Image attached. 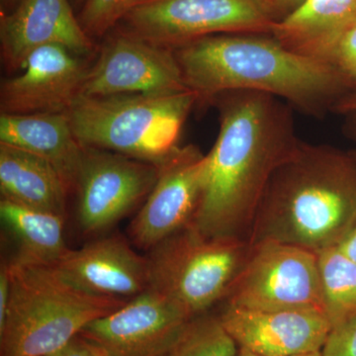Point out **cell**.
<instances>
[{"label":"cell","instance_id":"1","mask_svg":"<svg viewBox=\"0 0 356 356\" xmlns=\"http://www.w3.org/2000/svg\"><path fill=\"white\" fill-rule=\"evenodd\" d=\"M211 105L219 112L220 129L206 154L202 193L191 226L205 236L250 242L269 180L301 142L294 109L254 91L222 93Z\"/></svg>","mask_w":356,"mask_h":356},{"label":"cell","instance_id":"2","mask_svg":"<svg viewBox=\"0 0 356 356\" xmlns=\"http://www.w3.org/2000/svg\"><path fill=\"white\" fill-rule=\"evenodd\" d=\"M172 51L199 107L222 93L254 91L322 119L355 88L325 60L290 50L270 34L213 35Z\"/></svg>","mask_w":356,"mask_h":356},{"label":"cell","instance_id":"3","mask_svg":"<svg viewBox=\"0 0 356 356\" xmlns=\"http://www.w3.org/2000/svg\"><path fill=\"white\" fill-rule=\"evenodd\" d=\"M356 224V156L301 140L273 173L250 243L274 241L318 254L337 247Z\"/></svg>","mask_w":356,"mask_h":356},{"label":"cell","instance_id":"4","mask_svg":"<svg viewBox=\"0 0 356 356\" xmlns=\"http://www.w3.org/2000/svg\"><path fill=\"white\" fill-rule=\"evenodd\" d=\"M10 264V297L0 321V356H43L127 300L91 294L55 266Z\"/></svg>","mask_w":356,"mask_h":356},{"label":"cell","instance_id":"5","mask_svg":"<svg viewBox=\"0 0 356 356\" xmlns=\"http://www.w3.org/2000/svg\"><path fill=\"white\" fill-rule=\"evenodd\" d=\"M195 106L189 90L79 95L65 114L81 146L161 165L180 147L182 128Z\"/></svg>","mask_w":356,"mask_h":356},{"label":"cell","instance_id":"6","mask_svg":"<svg viewBox=\"0 0 356 356\" xmlns=\"http://www.w3.org/2000/svg\"><path fill=\"white\" fill-rule=\"evenodd\" d=\"M248 241L185 227L149 250V288L193 316L222 303L252 250Z\"/></svg>","mask_w":356,"mask_h":356},{"label":"cell","instance_id":"7","mask_svg":"<svg viewBox=\"0 0 356 356\" xmlns=\"http://www.w3.org/2000/svg\"><path fill=\"white\" fill-rule=\"evenodd\" d=\"M268 0H134L114 29L173 49L220 34H270Z\"/></svg>","mask_w":356,"mask_h":356},{"label":"cell","instance_id":"8","mask_svg":"<svg viewBox=\"0 0 356 356\" xmlns=\"http://www.w3.org/2000/svg\"><path fill=\"white\" fill-rule=\"evenodd\" d=\"M252 245L248 261L222 305L248 310L323 311L317 254L274 241Z\"/></svg>","mask_w":356,"mask_h":356},{"label":"cell","instance_id":"9","mask_svg":"<svg viewBox=\"0 0 356 356\" xmlns=\"http://www.w3.org/2000/svg\"><path fill=\"white\" fill-rule=\"evenodd\" d=\"M84 149L74 191L77 221L86 235H99L146 201L161 165L104 149Z\"/></svg>","mask_w":356,"mask_h":356},{"label":"cell","instance_id":"10","mask_svg":"<svg viewBox=\"0 0 356 356\" xmlns=\"http://www.w3.org/2000/svg\"><path fill=\"white\" fill-rule=\"evenodd\" d=\"M188 90L172 49L113 29L89 65L83 96L172 95Z\"/></svg>","mask_w":356,"mask_h":356},{"label":"cell","instance_id":"11","mask_svg":"<svg viewBox=\"0 0 356 356\" xmlns=\"http://www.w3.org/2000/svg\"><path fill=\"white\" fill-rule=\"evenodd\" d=\"M191 318L181 306L149 288L89 323L79 336L105 356H165Z\"/></svg>","mask_w":356,"mask_h":356},{"label":"cell","instance_id":"12","mask_svg":"<svg viewBox=\"0 0 356 356\" xmlns=\"http://www.w3.org/2000/svg\"><path fill=\"white\" fill-rule=\"evenodd\" d=\"M206 154L187 145L161 165L153 191L129 226L136 247L151 250L168 236L191 225L202 193Z\"/></svg>","mask_w":356,"mask_h":356},{"label":"cell","instance_id":"13","mask_svg":"<svg viewBox=\"0 0 356 356\" xmlns=\"http://www.w3.org/2000/svg\"><path fill=\"white\" fill-rule=\"evenodd\" d=\"M89 65L60 44L40 47L17 76L2 81L1 113H65L81 95Z\"/></svg>","mask_w":356,"mask_h":356},{"label":"cell","instance_id":"14","mask_svg":"<svg viewBox=\"0 0 356 356\" xmlns=\"http://www.w3.org/2000/svg\"><path fill=\"white\" fill-rule=\"evenodd\" d=\"M46 44H60L83 58L95 53L70 0H22L11 13H1L0 50L7 70L20 72L32 51Z\"/></svg>","mask_w":356,"mask_h":356},{"label":"cell","instance_id":"15","mask_svg":"<svg viewBox=\"0 0 356 356\" xmlns=\"http://www.w3.org/2000/svg\"><path fill=\"white\" fill-rule=\"evenodd\" d=\"M219 315L238 348L261 356H294L322 350L332 325L318 309L248 310L224 306Z\"/></svg>","mask_w":356,"mask_h":356},{"label":"cell","instance_id":"16","mask_svg":"<svg viewBox=\"0 0 356 356\" xmlns=\"http://www.w3.org/2000/svg\"><path fill=\"white\" fill-rule=\"evenodd\" d=\"M55 267L77 287L97 296L127 300L149 288L147 255L115 234L70 250Z\"/></svg>","mask_w":356,"mask_h":356},{"label":"cell","instance_id":"17","mask_svg":"<svg viewBox=\"0 0 356 356\" xmlns=\"http://www.w3.org/2000/svg\"><path fill=\"white\" fill-rule=\"evenodd\" d=\"M0 143L19 147L50 163L67 191H76L84 156L65 113L0 115Z\"/></svg>","mask_w":356,"mask_h":356},{"label":"cell","instance_id":"18","mask_svg":"<svg viewBox=\"0 0 356 356\" xmlns=\"http://www.w3.org/2000/svg\"><path fill=\"white\" fill-rule=\"evenodd\" d=\"M356 25V0H306L270 35L290 50L324 60L344 33Z\"/></svg>","mask_w":356,"mask_h":356},{"label":"cell","instance_id":"19","mask_svg":"<svg viewBox=\"0 0 356 356\" xmlns=\"http://www.w3.org/2000/svg\"><path fill=\"white\" fill-rule=\"evenodd\" d=\"M1 199L65 216L70 192L55 168L19 147L0 143Z\"/></svg>","mask_w":356,"mask_h":356},{"label":"cell","instance_id":"20","mask_svg":"<svg viewBox=\"0 0 356 356\" xmlns=\"http://www.w3.org/2000/svg\"><path fill=\"white\" fill-rule=\"evenodd\" d=\"M0 216L14 236L17 252L10 262L55 266L70 248L65 243V216L0 200Z\"/></svg>","mask_w":356,"mask_h":356},{"label":"cell","instance_id":"21","mask_svg":"<svg viewBox=\"0 0 356 356\" xmlns=\"http://www.w3.org/2000/svg\"><path fill=\"white\" fill-rule=\"evenodd\" d=\"M323 311L332 327L356 317V261L332 247L318 252Z\"/></svg>","mask_w":356,"mask_h":356},{"label":"cell","instance_id":"22","mask_svg":"<svg viewBox=\"0 0 356 356\" xmlns=\"http://www.w3.org/2000/svg\"><path fill=\"white\" fill-rule=\"evenodd\" d=\"M238 344L210 311L189 318L165 356H236Z\"/></svg>","mask_w":356,"mask_h":356},{"label":"cell","instance_id":"23","mask_svg":"<svg viewBox=\"0 0 356 356\" xmlns=\"http://www.w3.org/2000/svg\"><path fill=\"white\" fill-rule=\"evenodd\" d=\"M134 0H86L77 16L91 39L108 34L120 22Z\"/></svg>","mask_w":356,"mask_h":356},{"label":"cell","instance_id":"24","mask_svg":"<svg viewBox=\"0 0 356 356\" xmlns=\"http://www.w3.org/2000/svg\"><path fill=\"white\" fill-rule=\"evenodd\" d=\"M324 60L356 86V25L337 40Z\"/></svg>","mask_w":356,"mask_h":356},{"label":"cell","instance_id":"25","mask_svg":"<svg viewBox=\"0 0 356 356\" xmlns=\"http://www.w3.org/2000/svg\"><path fill=\"white\" fill-rule=\"evenodd\" d=\"M321 351L323 356H356V317L332 327Z\"/></svg>","mask_w":356,"mask_h":356},{"label":"cell","instance_id":"26","mask_svg":"<svg viewBox=\"0 0 356 356\" xmlns=\"http://www.w3.org/2000/svg\"><path fill=\"white\" fill-rule=\"evenodd\" d=\"M43 356H105V355L79 334L70 339L69 343H65L62 348Z\"/></svg>","mask_w":356,"mask_h":356},{"label":"cell","instance_id":"27","mask_svg":"<svg viewBox=\"0 0 356 356\" xmlns=\"http://www.w3.org/2000/svg\"><path fill=\"white\" fill-rule=\"evenodd\" d=\"M275 23L285 19L296 11L306 0H268Z\"/></svg>","mask_w":356,"mask_h":356},{"label":"cell","instance_id":"28","mask_svg":"<svg viewBox=\"0 0 356 356\" xmlns=\"http://www.w3.org/2000/svg\"><path fill=\"white\" fill-rule=\"evenodd\" d=\"M334 112L343 114H356V88L350 90L334 108Z\"/></svg>","mask_w":356,"mask_h":356},{"label":"cell","instance_id":"29","mask_svg":"<svg viewBox=\"0 0 356 356\" xmlns=\"http://www.w3.org/2000/svg\"><path fill=\"white\" fill-rule=\"evenodd\" d=\"M339 248L344 254L356 261V224L343 242L339 243Z\"/></svg>","mask_w":356,"mask_h":356},{"label":"cell","instance_id":"30","mask_svg":"<svg viewBox=\"0 0 356 356\" xmlns=\"http://www.w3.org/2000/svg\"><path fill=\"white\" fill-rule=\"evenodd\" d=\"M346 133L356 142V115H353L350 123L346 125ZM356 156V153L353 154Z\"/></svg>","mask_w":356,"mask_h":356},{"label":"cell","instance_id":"31","mask_svg":"<svg viewBox=\"0 0 356 356\" xmlns=\"http://www.w3.org/2000/svg\"><path fill=\"white\" fill-rule=\"evenodd\" d=\"M236 356H261L257 355V353H252V351L247 350V348H238V353Z\"/></svg>","mask_w":356,"mask_h":356},{"label":"cell","instance_id":"32","mask_svg":"<svg viewBox=\"0 0 356 356\" xmlns=\"http://www.w3.org/2000/svg\"><path fill=\"white\" fill-rule=\"evenodd\" d=\"M22 0H1L2 6H14L15 8Z\"/></svg>","mask_w":356,"mask_h":356},{"label":"cell","instance_id":"33","mask_svg":"<svg viewBox=\"0 0 356 356\" xmlns=\"http://www.w3.org/2000/svg\"><path fill=\"white\" fill-rule=\"evenodd\" d=\"M294 356H323L322 351H313V353H302V355H294Z\"/></svg>","mask_w":356,"mask_h":356},{"label":"cell","instance_id":"34","mask_svg":"<svg viewBox=\"0 0 356 356\" xmlns=\"http://www.w3.org/2000/svg\"><path fill=\"white\" fill-rule=\"evenodd\" d=\"M70 3H72V6H79V4H84V2H86V0H70Z\"/></svg>","mask_w":356,"mask_h":356}]
</instances>
